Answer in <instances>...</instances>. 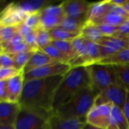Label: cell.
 I'll list each match as a JSON object with an SVG mask.
<instances>
[{"label": "cell", "instance_id": "cell-1", "mask_svg": "<svg viewBox=\"0 0 129 129\" xmlns=\"http://www.w3.org/2000/svg\"><path fill=\"white\" fill-rule=\"evenodd\" d=\"M63 76L24 82L23 92L19 102L20 107L42 113L54 115V98Z\"/></svg>", "mask_w": 129, "mask_h": 129}, {"label": "cell", "instance_id": "cell-2", "mask_svg": "<svg viewBox=\"0 0 129 129\" xmlns=\"http://www.w3.org/2000/svg\"><path fill=\"white\" fill-rule=\"evenodd\" d=\"M91 85L87 67H72L58 85L53 101L54 113L80 90Z\"/></svg>", "mask_w": 129, "mask_h": 129}, {"label": "cell", "instance_id": "cell-3", "mask_svg": "<svg viewBox=\"0 0 129 129\" xmlns=\"http://www.w3.org/2000/svg\"><path fill=\"white\" fill-rule=\"evenodd\" d=\"M97 94L91 85L84 88L60 107L54 114L62 119H86L94 106Z\"/></svg>", "mask_w": 129, "mask_h": 129}, {"label": "cell", "instance_id": "cell-4", "mask_svg": "<svg viewBox=\"0 0 129 129\" xmlns=\"http://www.w3.org/2000/svg\"><path fill=\"white\" fill-rule=\"evenodd\" d=\"M91 86L97 96L109 87L119 84L113 65L95 63L87 66Z\"/></svg>", "mask_w": 129, "mask_h": 129}, {"label": "cell", "instance_id": "cell-5", "mask_svg": "<svg viewBox=\"0 0 129 129\" xmlns=\"http://www.w3.org/2000/svg\"><path fill=\"white\" fill-rule=\"evenodd\" d=\"M52 116L21 107L14 127L15 129H47Z\"/></svg>", "mask_w": 129, "mask_h": 129}, {"label": "cell", "instance_id": "cell-6", "mask_svg": "<svg viewBox=\"0 0 129 129\" xmlns=\"http://www.w3.org/2000/svg\"><path fill=\"white\" fill-rule=\"evenodd\" d=\"M128 91L120 84L113 85L100 93L95 99L94 106L112 104L122 109L126 100Z\"/></svg>", "mask_w": 129, "mask_h": 129}, {"label": "cell", "instance_id": "cell-7", "mask_svg": "<svg viewBox=\"0 0 129 129\" xmlns=\"http://www.w3.org/2000/svg\"><path fill=\"white\" fill-rule=\"evenodd\" d=\"M71 68L72 67L69 63H54L48 64L24 73V81L26 82L32 79H40L57 76H63L68 73Z\"/></svg>", "mask_w": 129, "mask_h": 129}, {"label": "cell", "instance_id": "cell-8", "mask_svg": "<svg viewBox=\"0 0 129 129\" xmlns=\"http://www.w3.org/2000/svg\"><path fill=\"white\" fill-rule=\"evenodd\" d=\"M40 27L50 30L60 25L66 15L62 6L59 5H50L39 11Z\"/></svg>", "mask_w": 129, "mask_h": 129}, {"label": "cell", "instance_id": "cell-9", "mask_svg": "<svg viewBox=\"0 0 129 129\" xmlns=\"http://www.w3.org/2000/svg\"><path fill=\"white\" fill-rule=\"evenodd\" d=\"M112 104L94 106L86 116V122L101 129H107L111 120Z\"/></svg>", "mask_w": 129, "mask_h": 129}, {"label": "cell", "instance_id": "cell-10", "mask_svg": "<svg viewBox=\"0 0 129 129\" xmlns=\"http://www.w3.org/2000/svg\"><path fill=\"white\" fill-rule=\"evenodd\" d=\"M98 44L100 49L101 60H102L128 48L129 46V40L115 36H104Z\"/></svg>", "mask_w": 129, "mask_h": 129}, {"label": "cell", "instance_id": "cell-11", "mask_svg": "<svg viewBox=\"0 0 129 129\" xmlns=\"http://www.w3.org/2000/svg\"><path fill=\"white\" fill-rule=\"evenodd\" d=\"M91 2L85 0H67L60 3L66 17L87 18Z\"/></svg>", "mask_w": 129, "mask_h": 129}, {"label": "cell", "instance_id": "cell-12", "mask_svg": "<svg viewBox=\"0 0 129 129\" xmlns=\"http://www.w3.org/2000/svg\"><path fill=\"white\" fill-rule=\"evenodd\" d=\"M8 91V101L11 103H19L24 85V73L20 72L12 78L5 80Z\"/></svg>", "mask_w": 129, "mask_h": 129}, {"label": "cell", "instance_id": "cell-13", "mask_svg": "<svg viewBox=\"0 0 129 129\" xmlns=\"http://www.w3.org/2000/svg\"><path fill=\"white\" fill-rule=\"evenodd\" d=\"M20 108L19 103L0 102V125H14Z\"/></svg>", "mask_w": 129, "mask_h": 129}, {"label": "cell", "instance_id": "cell-14", "mask_svg": "<svg viewBox=\"0 0 129 129\" xmlns=\"http://www.w3.org/2000/svg\"><path fill=\"white\" fill-rule=\"evenodd\" d=\"M86 119H62L53 115L48 120L47 129H82Z\"/></svg>", "mask_w": 129, "mask_h": 129}, {"label": "cell", "instance_id": "cell-15", "mask_svg": "<svg viewBox=\"0 0 129 129\" xmlns=\"http://www.w3.org/2000/svg\"><path fill=\"white\" fill-rule=\"evenodd\" d=\"M26 15L21 12L14 5L11 3L2 11L0 26H17L23 21Z\"/></svg>", "mask_w": 129, "mask_h": 129}, {"label": "cell", "instance_id": "cell-16", "mask_svg": "<svg viewBox=\"0 0 129 129\" xmlns=\"http://www.w3.org/2000/svg\"><path fill=\"white\" fill-rule=\"evenodd\" d=\"M110 6L111 0L91 2L87 14V23H94L97 20L102 18L110 12Z\"/></svg>", "mask_w": 129, "mask_h": 129}, {"label": "cell", "instance_id": "cell-17", "mask_svg": "<svg viewBox=\"0 0 129 129\" xmlns=\"http://www.w3.org/2000/svg\"><path fill=\"white\" fill-rule=\"evenodd\" d=\"M54 63H57V62L53 60L43 51L39 49L33 52L31 58L29 59V62L27 63V64L23 69V73H26L35 69H37V68H39V67H42L48 64Z\"/></svg>", "mask_w": 129, "mask_h": 129}, {"label": "cell", "instance_id": "cell-18", "mask_svg": "<svg viewBox=\"0 0 129 129\" xmlns=\"http://www.w3.org/2000/svg\"><path fill=\"white\" fill-rule=\"evenodd\" d=\"M51 2V1L47 0H29L26 2H14V5L26 16L29 14L40 11L44 8L50 5Z\"/></svg>", "mask_w": 129, "mask_h": 129}, {"label": "cell", "instance_id": "cell-19", "mask_svg": "<svg viewBox=\"0 0 129 129\" xmlns=\"http://www.w3.org/2000/svg\"><path fill=\"white\" fill-rule=\"evenodd\" d=\"M80 36L88 41H91L94 42H99L104 37L101 33L99 27L91 23H86L80 32Z\"/></svg>", "mask_w": 129, "mask_h": 129}, {"label": "cell", "instance_id": "cell-20", "mask_svg": "<svg viewBox=\"0 0 129 129\" xmlns=\"http://www.w3.org/2000/svg\"><path fill=\"white\" fill-rule=\"evenodd\" d=\"M52 41H73L80 36V32H71L61 27H55L48 30Z\"/></svg>", "mask_w": 129, "mask_h": 129}, {"label": "cell", "instance_id": "cell-21", "mask_svg": "<svg viewBox=\"0 0 129 129\" xmlns=\"http://www.w3.org/2000/svg\"><path fill=\"white\" fill-rule=\"evenodd\" d=\"M86 23L87 18H74L66 17L59 27L71 32H81Z\"/></svg>", "mask_w": 129, "mask_h": 129}, {"label": "cell", "instance_id": "cell-22", "mask_svg": "<svg viewBox=\"0 0 129 129\" xmlns=\"http://www.w3.org/2000/svg\"><path fill=\"white\" fill-rule=\"evenodd\" d=\"M98 63L110 64V65H120V64H126L129 63V46L128 48L123 49L119 53L104 59Z\"/></svg>", "mask_w": 129, "mask_h": 129}, {"label": "cell", "instance_id": "cell-23", "mask_svg": "<svg viewBox=\"0 0 129 129\" xmlns=\"http://www.w3.org/2000/svg\"><path fill=\"white\" fill-rule=\"evenodd\" d=\"M126 20H128L119 14L113 12H109L100 20L94 23L95 25H110L114 26H119Z\"/></svg>", "mask_w": 129, "mask_h": 129}, {"label": "cell", "instance_id": "cell-24", "mask_svg": "<svg viewBox=\"0 0 129 129\" xmlns=\"http://www.w3.org/2000/svg\"><path fill=\"white\" fill-rule=\"evenodd\" d=\"M119 84L129 92V63L113 65Z\"/></svg>", "mask_w": 129, "mask_h": 129}, {"label": "cell", "instance_id": "cell-25", "mask_svg": "<svg viewBox=\"0 0 129 129\" xmlns=\"http://www.w3.org/2000/svg\"><path fill=\"white\" fill-rule=\"evenodd\" d=\"M45 54H47L49 57H51L53 60H54L57 63H69L70 59L64 55L57 47L53 45L51 43L48 45L47 47L42 49Z\"/></svg>", "mask_w": 129, "mask_h": 129}, {"label": "cell", "instance_id": "cell-26", "mask_svg": "<svg viewBox=\"0 0 129 129\" xmlns=\"http://www.w3.org/2000/svg\"><path fill=\"white\" fill-rule=\"evenodd\" d=\"M111 116L115 121L119 129H129V124L128 120L123 113L122 108L113 105Z\"/></svg>", "mask_w": 129, "mask_h": 129}, {"label": "cell", "instance_id": "cell-27", "mask_svg": "<svg viewBox=\"0 0 129 129\" xmlns=\"http://www.w3.org/2000/svg\"><path fill=\"white\" fill-rule=\"evenodd\" d=\"M51 44L57 47L64 55H66L70 61L76 57V54L72 45V41H52Z\"/></svg>", "mask_w": 129, "mask_h": 129}, {"label": "cell", "instance_id": "cell-28", "mask_svg": "<svg viewBox=\"0 0 129 129\" xmlns=\"http://www.w3.org/2000/svg\"><path fill=\"white\" fill-rule=\"evenodd\" d=\"M85 42H86V49H87V54H88L89 65L92 63H98L101 60L100 49H99L98 44L91 41H88L86 39Z\"/></svg>", "mask_w": 129, "mask_h": 129}, {"label": "cell", "instance_id": "cell-29", "mask_svg": "<svg viewBox=\"0 0 129 129\" xmlns=\"http://www.w3.org/2000/svg\"><path fill=\"white\" fill-rule=\"evenodd\" d=\"M35 33L36 36L37 45L39 50L43 49L44 48L47 47L51 43L52 39L51 38L48 30L43 29L42 27H39L35 29Z\"/></svg>", "mask_w": 129, "mask_h": 129}, {"label": "cell", "instance_id": "cell-30", "mask_svg": "<svg viewBox=\"0 0 129 129\" xmlns=\"http://www.w3.org/2000/svg\"><path fill=\"white\" fill-rule=\"evenodd\" d=\"M34 51H26L17 54H10L14 60V68L19 71H23L24 67L29 62Z\"/></svg>", "mask_w": 129, "mask_h": 129}, {"label": "cell", "instance_id": "cell-31", "mask_svg": "<svg viewBox=\"0 0 129 129\" xmlns=\"http://www.w3.org/2000/svg\"><path fill=\"white\" fill-rule=\"evenodd\" d=\"M18 34L17 26H0L1 45L5 44Z\"/></svg>", "mask_w": 129, "mask_h": 129}, {"label": "cell", "instance_id": "cell-32", "mask_svg": "<svg viewBox=\"0 0 129 129\" xmlns=\"http://www.w3.org/2000/svg\"><path fill=\"white\" fill-rule=\"evenodd\" d=\"M23 23L27 26H29V28H31L33 29H36L40 27L39 11L27 14L23 20Z\"/></svg>", "mask_w": 129, "mask_h": 129}, {"label": "cell", "instance_id": "cell-33", "mask_svg": "<svg viewBox=\"0 0 129 129\" xmlns=\"http://www.w3.org/2000/svg\"><path fill=\"white\" fill-rule=\"evenodd\" d=\"M1 51L13 55V54H20L23 52H26V51H31V49L28 47V45L25 42H23L19 45L11 46L9 48H1Z\"/></svg>", "mask_w": 129, "mask_h": 129}, {"label": "cell", "instance_id": "cell-34", "mask_svg": "<svg viewBox=\"0 0 129 129\" xmlns=\"http://www.w3.org/2000/svg\"><path fill=\"white\" fill-rule=\"evenodd\" d=\"M0 68H14V63L13 58L9 54L1 51Z\"/></svg>", "mask_w": 129, "mask_h": 129}, {"label": "cell", "instance_id": "cell-35", "mask_svg": "<svg viewBox=\"0 0 129 129\" xmlns=\"http://www.w3.org/2000/svg\"><path fill=\"white\" fill-rule=\"evenodd\" d=\"M23 39H24V42L28 45V47L31 49V51H36L39 50L37 42H36V36L35 29L33 30L29 34H27L26 36H25Z\"/></svg>", "mask_w": 129, "mask_h": 129}, {"label": "cell", "instance_id": "cell-36", "mask_svg": "<svg viewBox=\"0 0 129 129\" xmlns=\"http://www.w3.org/2000/svg\"><path fill=\"white\" fill-rule=\"evenodd\" d=\"M114 36L129 40V19L126 20L118 27V31Z\"/></svg>", "mask_w": 129, "mask_h": 129}, {"label": "cell", "instance_id": "cell-37", "mask_svg": "<svg viewBox=\"0 0 129 129\" xmlns=\"http://www.w3.org/2000/svg\"><path fill=\"white\" fill-rule=\"evenodd\" d=\"M99 27V29L102 35L106 37L114 36L118 31L119 26H110V25H97Z\"/></svg>", "mask_w": 129, "mask_h": 129}, {"label": "cell", "instance_id": "cell-38", "mask_svg": "<svg viewBox=\"0 0 129 129\" xmlns=\"http://www.w3.org/2000/svg\"><path fill=\"white\" fill-rule=\"evenodd\" d=\"M20 72L15 68H0V81L8 80L18 74Z\"/></svg>", "mask_w": 129, "mask_h": 129}, {"label": "cell", "instance_id": "cell-39", "mask_svg": "<svg viewBox=\"0 0 129 129\" xmlns=\"http://www.w3.org/2000/svg\"><path fill=\"white\" fill-rule=\"evenodd\" d=\"M24 42V39L23 37L20 35V34H17L11 40H10L8 42L1 45V48H9L11 46H14L17 45H19L20 43Z\"/></svg>", "mask_w": 129, "mask_h": 129}, {"label": "cell", "instance_id": "cell-40", "mask_svg": "<svg viewBox=\"0 0 129 129\" xmlns=\"http://www.w3.org/2000/svg\"><path fill=\"white\" fill-rule=\"evenodd\" d=\"M8 101V91L5 80L0 81V102Z\"/></svg>", "mask_w": 129, "mask_h": 129}, {"label": "cell", "instance_id": "cell-41", "mask_svg": "<svg viewBox=\"0 0 129 129\" xmlns=\"http://www.w3.org/2000/svg\"><path fill=\"white\" fill-rule=\"evenodd\" d=\"M17 31H18V33L20 34L23 37H24L25 36H26L27 34H29V33H31L33 30V29L29 28V26H27L24 23L23 21L21 22L20 23H19L17 26Z\"/></svg>", "mask_w": 129, "mask_h": 129}, {"label": "cell", "instance_id": "cell-42", "mask_svg": "<svg viewBox=\"0 0 129 129\" xmlns=\"http://www.w3.org/2000/svg\"><path fill=\"white\" fill-rule=\"evenodd\" d=\"M122 110H123V113H124V114H125V116L129 124V92H128L125 102L124 106L122 107Z\"/></svg>", "mask_w": 129, "mask_h": 129}, {"label": "cell", "instance_id": "cell-43", "mask_svg": "<svg viewBox=\"0 0 129 129\" xmlns=\"http://www.w3.org/2000/svg\"><path fill=\"white\" fill-rule=\"evenodd\" d=\"M128 0H111V3L116 6L124 7L125 4L128 2Z\"/></svg>", "mask_w": 129, "mask_h": 129}, {"label": "cell", "instance_id": "cell-44", "mask_svg": "<svg viewBox=\"0 0 129 129\" xmlns=\"http://www.w3.org/2000/svg\"><path fill=\"white\" fill-rule=\"evenodd\" d=\"M82 129H101V128H99L94 127V126H93V125H89V124L86 123Z\"/></svg>", "mask_w": 129, "mask_h": 129}, {"label": "cell", "instance_id": "cell-45", "mask_svg": "<svg viewBox=\"0 0 129 129\" xmlns=\"http://www.w3.org/2000/svg\"><path fill=\"white\" fill-rule=\"evenodd\" d=\"M0 129H15L14 125H0Z\"/></svg>", "mask_w": 129, "mask_h": 129}, {"label": "cell", "instance_id": "cell-46", "mask_svg": "<svg viewBox=\"0 0 129 129\" xmlns=\"http://www.w3.org/2000/svg\"><path fill=\"white\" fill-rule=\"evenodd\" d=\"M124 8H125V10L128 12V14H129V0L128 1V2L125 4V5L124 6Z\"/></svg>", "mask_w": 129, "mask_h": 129}]
</instances>
